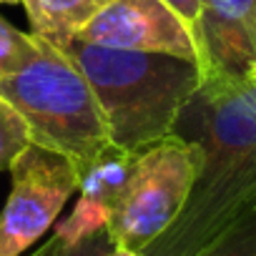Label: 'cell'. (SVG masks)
<instances>
[{
  "label": "cell",
  "mask_w": 256,
  "mask_h": 256,
  "mask_svg": "<svg viewBox=\"0 0 256 256\" xmlns=\"http://www.w3.org/2000/svg\"><path fill=\"white\" fill-rule=\"evenodd\" d=\"M174 134L196 141L204 161L184 211L144 256H194L256 211V73L198 83Z\"/></svg>",
  "instance_id": "obj_1"
},
{
  "label": "cell",
  "mask_w": 256,
  "mask_h": 256,
  "mask_svg": "<svg viewBox=\"0 0 256 256\" xmlns=\"http://www.w3.org/2000/svg\"><path fill=\"white\" fill-rule=\"evenodd\" d=\"M63 53L96 93L110 144L128 154H141L171 136L178 113L198 88V68L184 58L83 40H70Z\"/></svg>",
  "instance_id": "obj_2"
},
{
  "label": "cell",
  "mask_w": 256,
  "mask_h": 256,
  "mask_svg": "<svg viewBox=\"0 0 256 256\" xmlns=\"http://www.w3.org/2000/svg\"><path fill=\"white\" fill-rule=\"evenodd\" d=\"M38 58L16 76L0 78V98L28 123L30 144L68 156L80 171L106 146L108 126L80 68L38 38Z\"/></svg>",
  "instance_id": "obj_3"
},
{
  "label": "cell",
  "mask_w": 256,
  "mask_h": 256,
  "mask_svg": "<svg viewBox=\"0 0 256 256\" xmlns=\"http://www.w3.org/2000/svg\"><path fill=\"white\" fill-rule=\"evenodd\" d=\"M201 161V146L178 134L141 151L106 224L110 244L146 251L184 211Z\"/></svg>",
  "instance_id": "obj_4"
},
{
  "label": "cell",
  "mask_w": 256,
  "mask_h": 256,
  "mask_svg": "<svg viewBox=\"0 0 256 256\" xmlns=\"http://www.w3.org/2000/svg\"><path fill=\"white\" fill-rule=\"evenodd\" d=\"M10 176V194L0 211V256H23L78 191V168L68 156L30 144L13 161Z\"/></svg>",
  "instance_id": "obj_5"
},
{
  "label": "cell",
  "mask_w": 256,
  "mask_h": 256,
  "mask_svg": "<svg viewBox=\"0 0 256 256\" xmlns=\"http://www.w3.org/2000/svg\"><path fill=\"white\" fill-rule=\"evenodd\" d=\"M73 40L198 60L188 28L164 0H110Z\"/></svg>",
  "instance_id": "obj_6"
},
{
  "label": "cell",
  "mask_w": 256,
  "mask_h": 256,
  "mask_svg": "<svg viewBox=\"0 0 256 256\" xmlns=\"http://www.w3.org/2000/svg\"><path fill=\"white\" fill-rule=\"evenodd\" d=\"M196 53L198 83L256 73V0H204Z\"/></svg>",
  "instance_id": "obj_7"
},
{
  "label": "cell",
  "mask_w": 256,
  "mask_h": 256,
  "mask_svg": "<svg viewBox=\"0 0 256 256\" xmlns=\"http://www.w3.org/2000/svg\"><path fill=\"white\" fill-rule=\"evenodd\" d=\"M110 0H23L30 33L56 48H66Z\"/></svg>",
  "instance_id": "obj_8"
},
{
  "label": "cell",
  "mask_w": 256,
  "mask_h": 256,
  "mask_svg": "<svg viewBox=\"0 0 256 256\" xmlns=\"http://www.w3.org/2000/svg\"><path fill=\"white\" fill-rule=\"evenodd\" d=\"M138 154H128L118 146H106L90 164L78 171V198H86L110 214L118 194L123 191Z\"/></svg>",
  "instance_id": "obj_9"
},
{
  "label": "cell",
  "mask_w": 256,
  "mask_h": 256,
  "mask_svg": "<svg viewBox=\"0 0 256 256\" xmlns=\"http://www.w3.org/2000/svg\"><path fill=\"white\" fill-rule=\"evenodd\" d=\"M40 53L38 38L13 28L0 16V78H8L28 68Z\"/></svg>",
  "instance_id": "obj_10"
},
{
  "label": "cell",
  "mask_w": 256,
  "mask_h": 256,
  "mask_svg": "<svg viewBox=\"0 0 256 256\" xmlns=\"http://www.w3.org/2000/svg\"><path fill=\"white\" fill-rule=\"evenodd\" d=\"M30 146V131L23 116L0 98V174L10 171L13 161Z\"/></svg>",
  "instance_id": "obj_11"
},
{
  "label": "cell",
  "mask_w": 256,
  "mask_h": 256,
  "mask_svg": "<svg viewBox=\"0 0 256 256\" xmlns=\"http://www.w3.org/2000/svg\"><path fill=\"white\" fill-rule=\"evenodd\" d=\"M194 256H256V211L234 224Z\"/></svg>",
  "instance_id": "obj_12"
},
{
  "label": "cell",
  "mask_w": 256,
  "mask_h": 256,
  "mask_svg": "<svg viewBox=\"0 0 256 256\" xmlns=\"http://www.w3.org/2000/svg\"><path fill=\"white\" fill-rule=\"evenodd\" d=\"M110 248H113V244H110V238H108V234L103 228V231H98L93 236L80 238L78 244H70V246H63L60 244L53 256H103Z\"/></svg>",
  "instance_id": "obj_13"
},
{
  "label": "cell",
  "mask_w": 256,
  "mask_h": 256,
  "mask_svg": "<svg viewBox=\"0 0 256 256\" xmlns=\"http://www.w3.org/2000/svg\"><path fill=\"white\" fill-rule=\"evenodd\" d=\"M164 3L181 18V23L188 28L194 43L198 36V20H201V8H204V0H164Z\"/></svg>",
  "instance_id": "obj_14"
},
{
  "label": "cell",
  "mask_w": 256,
  "mask_h": 256,
  "mask_svg": "<svg viewBox=\"0 0 256 256\" xmlns=\"http://www.w3.org/2000/svg\"><path fill=\"white\" fill-rule=\"evenodd\" d=\"M58 246H60V238H58V236L53 234V236H50V238H48L46 244H40V246H38V248H36V251H33L30 256H53Z\"/></svg>",
  "instance_id": "obj_15"
},
{
  "label": "cell",
  "mask_w": 256,
  "mask_h": 256,
  "mask_svg": "<svg viewBox=\"0 0 256 256\" xmlns=\"http://www.w3.org/2000/svg\"><path fill=\"white\" fill-rule=\"evenodd\" d=\"M103 256H144V251H134V248H123V246H113L108 254Z\"/></svg>",
  "instance_id": "obj_16"
},
{
  "label": "cell",
  "mask_w": 256,
  "mask_h": 256,
  "mask_svg": "<svg viewBox=\"0 0 256 256\" xmlns=\"http://www.w3.org/2000/svg\"><path fill=\"white\" fill-rule=\"evenodd\" d=\"M0 3H23V0H0Z\"/></svg>",
  "instance_id": "obj_17"
}]
</instances>
